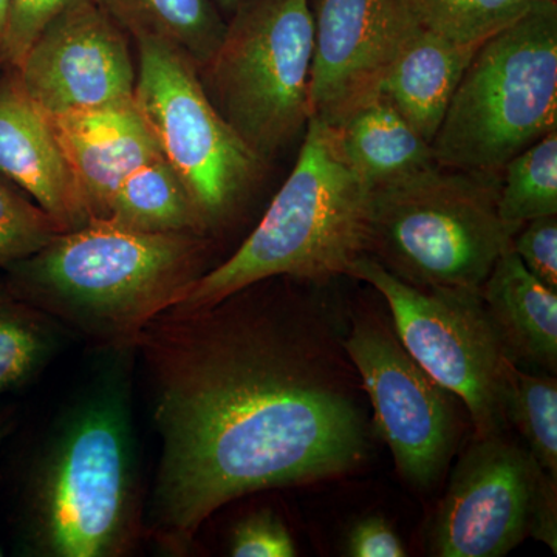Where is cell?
<instances>
[{"mask_svg":"<svg viewBox=\"0 0 557 557\" xmlns=\"http://www.w3.org/2000/svg\"><path fill=\"white\" fill-rule=\"evenodd\" d=\"M97 354L28 461L17 520L22 555L123 557L145 534L134 424L137 347Z\"/></svg>","mask_w":557,"mask_h":557,"instance_id":"obj_2","label":"cell"},{"mask_svg":"<svg viewBox=\"0 0 557 557\" xmlns=\"http://www.w3.org/2000/svg\"><path fill=\"white\" fill-rule=\"evenodd\" d=\"M475 47L457 46L418 24L410 14L381 97L398 110L429 145L434 141Z\"/></svg>","mask_w":557,"mask_h":557,"instance_id":"obj_16","label":"cell"},{"mask_svg":"<svg viewBox=\"0 0 557 557\" xmlns=\"http://www.w3.org/2000/svg\"><path fill=\"white\" fill-rule=\"evenodd\" d=\"M424 28L457 44L475 47L530 11L536 0H401Z\"/></svg>","mask_w":557,"mask_h":557,"instance_id":"obj_24","label":"cell"},{"mask_svg":"<svg viewBox=\"0 0 557 557\" xmlns=\"http://www.w3.org/2000/svg\"><path fill=\"white\" fill-rule=\"evenodd\" d=\"M230 555L234 557H293L295 541L284 520L262 508L237 522L231 531Z\"/></svg>","mask_w":557,"mask_h":557,"instance_id":"obj_27","label":"cell"},{"mask_svg":"<svg viewBox=\"0 0 557 557\" xmlns=\"http://www.w3.org/2000/svg\"><path fill=\"white\" fill-rule=\"evenodd\" d=\"M14 426H16V412H14V409H0V445L13 432Z\"/></svg>","mask_w":557,"mask_h":557,"instance_id":"obj_31","label":"cell"},{"mask_svg":"<svg viewBox=\"0 0 557 557\" xmlns=\"http://www.w3.org/2000/svg\"><path fill=\"white\" fill-rule=\"evenodd\" d=\"M91 220L104 222L121 183L163 157L135 100L51 119Z\"/></svg>","mask_w":557,"mask_h":557,"instance_id":"obj_15","label":"cell"},{"mask_svg":"<svg viewBox=\"0 0 557 557\" xmlns=\"http://www.w3.org/2000/svg\"><path fill=\"white\" fill-rule=\"evenodd\" d=\"M132 38H157L203 67L215 53L226 22L212 0H97Z\"/></svg>","mask_w":557,"mask_h":557,"instance_id":"obj_19","label":"cell"},{"mask_svg":"<svg viewBox=\"0 0 557 557\" xmlns=\"http://www.w3.org/2000/svg\"><path fill=\"white\" fill-rule=\"evenodd\" d=\"M135 347L160 438L143 530L171 555L236 498L344 474L366 456L364 418L302 314L252 285L163 311Z\"/></svg>","mask_w":557,"mask_h":557,"instance_id":"obj_1","label":"cell"},{"mask_svg":"<svg viewBox=\"0 0 557 557\" xmlns=\"http://www.w3.org/2000/svg\"><path fill=\"white\" fill-rule=\"evenodd\" d=\"M62 231L57 220L0 174V267L32 258Z\"/></svg>","mask_w":557,"mask_h":557,"instance_id":"obj_25","label":"cell"},{"mask_svg":"<svg viewBox=\"0 0 557 557\" xmlns=\"http://www.w3.org/2000/svg\"><path fill=\"white\" fill-rule=\"evenodd\" d=\"M207 236L91 220L7 267L5 288L95 348L135 347L152 319L207 273Z\"/></svg>","mask_w":557,"mask_h":557,"instance_id":"obj_3","label":"cell"},{"mask_svg":"<svg viewBox=\"0 0 557 557\" xmlns=\"http://www.w3.org/2000/svg\"><path fill=\"white\" fill-rule=\"evenodd\" d=\"M84 0H10L0 61L16 70L32 44L54 17Z\"/></svg>","mask_w":557,"mask_h":557,"instance_id":"obj_26","label":"cell"},{"mask_svg":"<svg viewBox=\"0 0 557 557\" xmlns=\"http://www.w3.org/2000/svg\"><path fill=\"white\" fill-rule=\"evenodd\" d=\"M126 35L97 0H84L44 28L14 76L51 119L134 101L137 72Z\"/></svg>","mask_w":557,"mask_h":557,"instance_id":"obj_12","label":"cell"},{"mask_svg":"<svg viewBox=\"0 0 557 557\" xmlns=\"http://www.w3.org/2000/svg\"><path fill=\"white\" fill-rule=\"evenodd\" d=\"M0 556H3V552H2V548H0Z\"/></svg>","mask_w":557,"mask_h":557,"instance_id":"obj_35","label":"cell"},{"mask_svg":"<svg viewBox=\"0 0 557 557\" xmlns=\"http://www.w3.org/2000/svg\"><path fill=\"white\" fill-rule=\"evenodd\" d=\"M511 247L533 276L557 292V215L527 222L512 237Z\"/></svg>","mask_w":557,"mask_h":557,"instance_id":"obj_28","label":"cell"},{"mask_svg":"<svg viewBox=\"0 0 557 557\" xmlns=\"http://www.w3.org/2000/svg\"><path fill=\"white\" fill-rule=\"evenodd\" d=\"M557 129V2L483 42L432 141L438 166L500 177L505 164Z\"/></svg>","mask_w":557,"mask_h":557,"instance_id":"obj_6","label":"cell"},{"mask_svg":"<svg viewBox=\"0 0 557 557\" xmlns=\"http://www.w3.org/2000/svg\"><path fill=\"white\" fill-rule=\"evenodd\" d=\"M313 42L310 0H239L199 70L209 100L265 164L307 129Z\"/></svg>","mask_w":557,"mask_h":557,"instance_id":"obj_7","label":"cell"},{"mask_svg":"<svg viewBox=\"0 0 557 557\" xmlns=\"http://www.w3.org/2000/svg\"><path fill=\"white\" fill-rule=\"evenodd\" d=\"M214 2L218 3L220 9L231 14L233 13L234 9H236L237 2H239V0H214Z\"/></svg>","mask_w":557,"mask_h":557,"instance_id":"obj_33","label":"cell"},{"mask_svg":"<svg viewBox=\"0 0 557 557\" xmlns=\"http://www.w3.org/2000/svg\"><path fill=\"white\" fill-rule=\"evenodd\" d=\"M530 536L544 542L553 553L557 552V478L548 472L542 475L539 485Z\"/></svg>","mask_w":557,"mask_h":557,"instance_id":"obj_30","label":"cell"},{"mask_svg":"<svg viewBox=\"0 0 557 557\" xmlns=\"http://www.w3.org/2000/svg\"><path fill=\"white\" fill-rule=\"evenodd\" d=\"M309 83V120L339 127L381 97L408 28L401 0H318Z\"/></svg>","mask_w":557,"mask_h":557,"instance_id":"obj_13","label":"cell"},{"mask_svg":"<svg viewBox=\"0 0 557 557\" xmlns=\"http://www.w3.org/2000/svg\"><path fill=\"white\" fill-rule=\"evenodd\" d=\"M347 276L383 295L403 347L467 406L475 437L504 434V368L511 357L480 292L413 287L366 255L355 260Z\"/></svg>","mask_w":557,"mask_h":557,"instance_id":"obj_9","label":"cell"},{"mask_svg":"<svg viewBox=\"0 0 557 557\" xmlns=\"http://www.w3.org/2000/svg\"><path fill=\"white\" fill-rule=\"evenodd\" d=\"M10 0H0V44L5 35L7 22H9Z\"/></svg>","mask_w":557,"mask_h":557,"instance_id":"obj_32","label":"cell"},{"mask_svg":"<svg viewBox=\"0 0 557 557\" xmlns=\"http://www.w3.org/2000/svg\"><path fill=\"white\" fill-rule=\"evenodd\" d=\"M480 295L512 361H527L555 375L556 289L533 276L509 245L487 274Z\"/></svg>","mask_w":557,"mask_h":557,"instance_id":"obj_17","label":"cell"},{"mask_svg":"<svg viewBox=\"0 0 557 557\" xmlns=\"http://www.w3.org/2000/svg\"><path fill=\"white\" fill-rule=\"evenodd\" d=\"M0 174L49 212L62 231L90 222L50 116L22 90L16 76L0 83Z\"/></svg>","mask_w":557,"mask_h":557,"instance_id":"obj_14","label":"cell"},{"mask_svg":"<svg viewBox=\"0 0 557 557\" xmlns=\"http://www.w3.org/2000/svg\"><path fill=\"white\" fill-rule=\"evenodd\" d=\"M104 222L141 233L208 236L182 180L164 157L143 164L121 183Z\"/></svg>","mask_w":557,"mask_h":557,"instance_id":"obj_20","label":"cell"},{"mask_svg":"<svg viewBox=\"0 0 557 557\" xmlns=\"http://www.w3.org/2000/svg\"><path fill=\"white\" fill-rule=\"evenodd\" d=\"M370 189L344 159L336 129L309 120L298 161L259 225L228 260L201 274L174 309L214 306L274 277L347 276L366 255Z\"/></svg>","mask_w":557,"mask_h":557,"instance_id":"obj_4","label":"cell"},{"mask_svg":"<svg viewBox=\"0 0 557 557\" xmlns=\"http://www.w3.org/2000/svg\"><path fill=\"white\" fill-rule=\"evenodd\" d=\"M344 350L361 376L376 432L391 449L399 475L418 491L432 490L457 448L460 429L454 395L379 319L355 322Z\"/></svg>","mask_w":557,"mask_h":557,"instance_id":"obj_10","label":"cell"},{"mask_svg":"<svg viewBox=\"0 0 557 557\" xmlns=\"http://www.w3.org/2000/svg\"><path fill=\"white\" fill-rule=\"evenodd\" d=\"M137 40L135 104L182 180L207 233L225 226L258 185L265 163L220 115L199 67L177 47Z\"/></svg>","mask_w":557,"mask_h":557,"instance_id":"obj_8","label":"cell"},{"mask_svg":"<svg viewBox=\"0 0 557 557\" xmlns=\"http://www.w3.org/2000/svg\"><path fill=\"white\" fill-rule=\"evenodd\" d=\"M497 211L515 233L530 220L557 215V129L505 164Z\"/></svg>","mask_w":557,"mask_h":557,"instance_id":"obj_22","label":"cell"},{"mask_svg":"<svg viewBox=\"0 0 557 557\" xmlns=\"http://www.w3.org/2000/svg\"><path fill=\"white\" fill-rule=\"evenodd\" d=\"M348 556L405 557V545L394 528L381 516H370L355 523L347 537Z\"/></svg>","mask_w":557,"mask_h":557,"instance_id":"obj_29","label":"cell"},{"mask_svg":"<svg viewBox=\"0 0 557 557\" xmlns=\"http://www.w3.org/2000/svg\"><path fill=\"white\" fill-rule=\"evenodd\" d=\"M544 469L504 435L474 437L457 461L432 530L440 557H502L530 536Z\"/></svg>","mask_w":557,"mask_h":557,"instance_id":"obj_11","label":"cell"},{"mask_svg":"<svg viewBox=\"0 0 557 557\" xmlns=\"http://www.w3.org/2000/svg\"><path fill=\"white\" fill-rule=\"evenodd\" d=\"M498 183L434 163L373 186L366 256L413 287L480 292L516 234L498 215Z\"/></svg>","mask_w":557,"mask_h":557,"instance_id":"obj_5","label":"cell"},{"mask_svg":"<svg viewBox=\"0 0 557 557\" xmlns=\"http://www.w3.org/2000/svg\"><path fill=\"white\" fill-rule=\"evenodd\" d=\"M70 338L57 319L0 289V397L39 379Z\"/></svg>","mask_w":557,"mask_h":557,"instance_id":"obj_21","label":"cell"},{"mask_svg":"<svg viewBox=\"0 0 557 557\" xmlns=\"http://www.w3.org/2000/svg\"><path fill=\"white\" fill-rule=\"evenodd\" d=\"M341 152L373 188L435 163L431 145L383 97L336 127Z\"/></svg>","mask_w":557,"mask_h":557,"instance_id":"obj_18","label":"cell"},{"mask_svg":"<svg viewBox=\"0 0 557 557\" xmlns=\"http://www.w3.org/2000/svg\"><path fill=\"white\" fill-rule=\"evenodd\" d=\"M504 413L518 429L539 467L557 478V381L523 372L508 358L504 368Z\"/></svg>","mask_w":557,"mask_h":557,"instance_id":"obj_23","label":"cell"},{"mask_svg":"<svg viewBox=\"0 0 557 557\" xmlns=\"http://www.w3.org/2000/svg\"><path fill=\"white\" fill-rule=\"evenodd\" d=\"M544 2H557V0H544Z\"/></svg>","mask_w":557,"mask_h":557,"instance_id":"obj_34","label":"cell"}]
</instances>
